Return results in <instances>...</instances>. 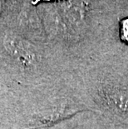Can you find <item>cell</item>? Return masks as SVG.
I'll return each instance as SVG.
<instances>
[{"label": "cell", "mask_w": 128, "mask_h": 129, "mask_svg": "<svg viewBox=\"0 0 128 129\" xmlns=\"http://www.w3.org/2000/svg\"><path fill=\"white\" fill-rule=\"evenodd\" d=\"M81 112H82V110H81L80 108H73L72 106H62L61 108L55 109L53 112L35 116L32 122L29 123L28 129H47L53 127L56 123L69 118Z\"/></svg>", "instance_id": "1"}, {"label": "cell", "mask_w": 128, "mask_h": 129, "mask_svg": "<svg viewBox=\"0 0 128 129\" xmlns=\"http://www.w3.org/2000/svg\"><path fill=\"white\" fill-rule=\"evenodd\" d=\"M4 46L11 55L20 61L23 65L28 66L34 62V54L30 52L23 43L17 37L12 35L6 36L4 39Z\"/></svg>", "instance_id": "2"}, {"label": "cell", "mask_w": 128, "mask_h": 129, "mask_svg": "<svg viewBox=\"0 0 128 129\" xmlns=\"http://www.w3.org/2000/svg\"><path fill=\"white\" fill-rule=\"evenodd\" d=\"M121 39L125 42L128 43V18L122 22L121 23Z\"/></svg>", "instance_id": "3"}, {"label": "cell", "mask_w": 128, "mask_h": 129, "mask_svg": "<svg viewBox=\"0 0 128 129\" xmlns=\"http://www.w3.org/2000/svg\"><path fill=\"white\" fill-rule=\"evenodd\" d=\"M1 11H2V3L0 2V13H1Z\"/></svg>", "instance_id": "4"}]
</instances>
